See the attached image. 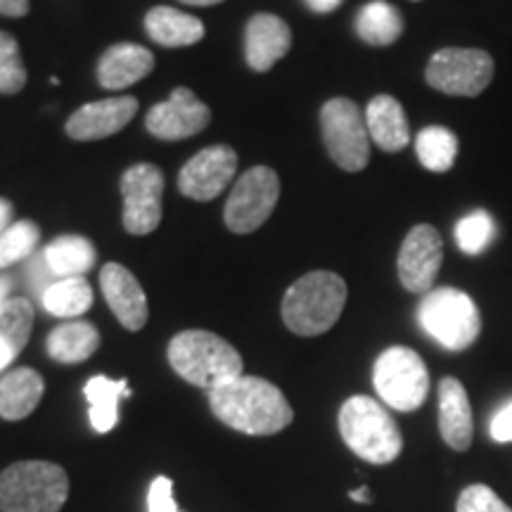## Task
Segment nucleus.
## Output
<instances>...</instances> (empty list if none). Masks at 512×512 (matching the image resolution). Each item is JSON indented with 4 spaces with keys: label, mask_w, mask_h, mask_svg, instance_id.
Wrapping results in <instances>:
<instances>
[{
    "label": "nucleus",
    "mask_w": 512,
    "mask_h": 512,
    "mask_svg": "<svg viewBox=\"0 0 512 512\" xmlns=\"http://www.w3.org/2000/svg\"><path fill=\"white\" fill-rule=\"evenodd\" d=\"M209 406L223 425L249 437H271L294 420L285 394L264 377L254 375H240L233 382L211 389Z\"/></svg>",
    "instance_id": "obj_1"
},
{
    "label": "nucleus",
    "mask_w": 512,
    "mask_h": 512,
    "mask_svg": "<svg viewBox=\"0 0 512 512\" xmlns=\"http://www.w3.org/2000/svg\"><path fill=\"white\" fill-rule=\"evenodd\" d=\"M169 363L185 382L200 389H216L242 375L240 351L207 330H185L169 342Z\"/></svg>",
    "instance_id": "obj_2"
},
{
    "label": "nucleus",
    "mask_w": 512,
    "mask_h": 512,
    "mask_svg": "<svg viewBox=\"0 0 512 512\" xmlns=\"http://www.w3.org/2000/svg\"><path fill=\"white\" fill-rule=\"evenodd\" d=\"M347 283L332 271L306 273L283 297V320L294 335L318 337L328 332L347 304Z\"/></svg>",
    "instance_id": "obj_3"
},
{
    "label": "nucleus",
    "mask_w": 512,
    "mask_h": 512,
    "mask_svg": "<svg viewBox=\"0 0 512 512\" xmlns=\"http://www.w3.org/2000/svg\"><path fill=\"white\" fill-rule=\"evenodd\" d=\"M339 434L358 458L373 465H387L399 458L403 439L396 420L382 403L370 396H351L339 408Z\"/></svg>",
    "instance_id": "obj_4"
},
{
    "label": "nucleus",
    "mask_w": 512,
    "mask_h": 512,
    "mask_svg": "<svg viewBox=\"0 0 512 512\" xmlns=\"http://www.w3.org/2000/svg\"><path fill=\"white\" fill-rule=\"evenodd\" d=\"M69 477L57 463L22 460L0 472V512H60Z\"/></svg>",
    "instance_id": "obj_5"
},
{
    "label": "nucleus",
    "mask_w": 512,
    "mask_h": 512,
    "mask_svg": "<svg viewBox=\"0 0 512 512\" xmlns=\"http://www.w3.org/2000/svg\"><path fill=\"white\" fill-rule=\"evenodd\" d=\"M420 328L448 351H465L482 332V316L475 299L456 287H437L418 306Z\"/></svg>",
    "instance_id": "obj_6"
},
{
    "label": "nucleus",
    "mask_w": 512,
    "mask_h": 512,
    "mask_svg": "<svg viewBox=\"0 0 512 512\" xmlns=\"http://www.w3.org/2000/svg\"><path fill=\"white\" fill-rule=\"evenodd\" d=\"M325 150L342 171L358 174L370 162V133L366 112L349 98H332L320 110Z\"/></svg>",
    "instance_id": "obj_7"
},
{
    "label": "nucleus",
    "mask_w": 512,
    "mask_h": 512,
    "mask_svg": "<svg viewBox=\"0 0 512 512\" xmlns=\"http://www.w3.org/2000/svg\"><path fill=\"white\" fill-rule=\"evenodd\" d=\"M373 384L380 399L399 413H413L430 394V373L425 361L408 347H389L377 356Z\"/></svg>",
    "instance_id": "obj_8"
},
{
    "label": "nucleus",
    "mask_w": 512,
    "mask_h": 512,
    "mask_svg": "<svg viewBox=\"0 0 512 512\" xmlns=\"http://www.w3.org/2000/svg\"><path fill=\"white\" fill-rule=\"evenodd\" d=\"M494 74V57L482 48H441L427 62L425 81L453 98H477L491 86Z\"/></svg>",
    "instance_id": "obj_9"
},
{
    "label": "nucleus",
    "mask_w": 512,
    "mask_h": 512,
    "mask_svg": "<svg viewBox=\"0 0 512 512\" xmlns=\"http://www.w3.org/2000/svg\"><path fill=\"white\" fill-rule=\"evenodd\" d=\"M280 200V178L271 166H252L233 185L223 211L228 230L245 235L259 230L271 219Z\"/></svg>",
    "instance_id": "obj_10"
},
{
    "label": "nucleus",
    "mask_w": 512,
    "mask_h": 512,
    "mask_svg": "<svg viewBox=\"0 0 512 512\" xmlns=\"http://www.w3.org/2000/svg\"><path fill=\"white\" fill-rule=\"evenodd\" d=\"M124 228L131 235H150L162 221L164 174L155 164H133L121 174Z\"/></svg>",
    "instance_id": "obj_11"
},
{
    "label": "nucleus",
    "mask_w": 512,
    "mask_h": 512,
    "mask_svg": "<svg viewBox=\"0 0 512 512\" xmlns=\"http://www.w3.org/2000/svg\"><path fill=\"white\" fill-rule=\"evenodd\" d=\"M441 261H444V240L430 223H418L406 235L396 259L401 285L413 294H427L437 280Z\"/></svg>",
    "instance_id": "obj_12"
},
{
    "label": "nucleus",
    "mask_w": 512,
    "mask_h": 512,
    "mask_svg": "<svg viewBox=\"0 0 512 512\" xmlns=\"http://www.w3.org/2000/svg\"><path fill=\"white\" fill-rule=\"evenodd\" d=\"M238 171V152L230 145H211L183 164L178 190L188 200L209 202L219 197Z\"/></svg>",
    "instance_id": "obj_13"
},
{
    "label": "nucleus",
    "mask_w": 512,
    "mask_h": 512,
    "mask_svg": "<svg viewBox=\"0 0 512 512\" xmlns=\"http://www.w3.org/2000/svg\"><path fill=\"white\" fill-rule=\"evenodd\" d=\"M211 112L190 88L178 86L166 102H157L145 117V128L150 136L166 143L185 140L202 133L209 126Z\"/></svg>",
    "instance_id": "obj_14"
},
{
    "label": "nucleus",
    "mask_w": 512,
    "mask_h": 512,
    "mask_svg": "<svg viewBox=\"0 0 512 512\" xmlns=\"http://www.w3.org/2000/svg\"><path fill=\"white\" fill-rule=\"evenodd\" d=\"M138 114V100L133 95H117L98 102H86L67 119V136L79 143L102 140L119 133Z\"/></svg>",
    "instance_id": "obj_15"
},
{
    "label": "nucleus",
    "mask_w": 512,
    "mask_h": 512,
    "mask_svg": "<svg viewBox=\"0 0 512 512\" xmlns=\"http://www.w3.org/2000/svg\"><path fill=\"white\" fill-rule=\"evenodd\" d=\"M292 48V29L283 17L256 12L245 27V60L249 69L264 74L273 69Z\"/></svg>",
    "instance_id": "obj_16"
},
{
    "label": "nucleus",
    "mask_w": 512,
    "mask_h": 512,
    "mask_svg": "<svg viewBox=\"0 0 512 512\" xmlns=\"http://www.w3.org/2000/svg\"><path fill=\"white\" fill-rule=\"evenodd\" d=\"M100 287L105 294V302L114 316L126 330L138 332L145 328L147 316V297L140 287L138 278L121 264H105L100 271Z\"/></svg>",
    "instance_id": "obj_17"
},
{
    "label": "nucleus",
    "mask_w": 512,
    "mask_h": 512,
    "mask_svg": "<svg viewBox=\"0 0 512 512\" xmlns=\"http://www.w3.org/2000/svg\"><path fill=\"white\" fill-rule=\"evenodd\" d=\"M439 432L453 451H467L475 437V420L463 382L444 377L439 382Z\"/></svg>",
    "instance_id": "obj_18"
},
{
    "label": "nucleus",
    "mask_w": 512,
    "mask_h": 512,
    "mask_svg": "<svg viewBox=\"0 0 512 512\" xmlns=\"http://www.w3.org/2000/svg\"><path fill=\"white\" fill-rule=\"evenodd\" d=\"M155 69V55L138 43H114L98 62V81L107 91H121L143 81Z\"/></svg>",
    "instance_id": "obj_19"
},
{
    "label": "nucleus",
    "mask_w": 512,
    "mask_h": 512,
    "mask_svg": "<svg viewBox=\"0 0 512 512\" xmlns=\"http://www.w3.org/2000/svg\"><path fill=\"white\" fill-rule=\"evenodd\" d=\"M370 140L384 152H401L411 143V126L401 102L392 95H377L366 107Z\"/></svg>",
    "instance_id": "obj_20"
},
{
    "label": "nucleus",
    "mask_w": 512,
    "mask_h": 512,
    "mask_svg": "<svg viewBox=\"0 0 512 512\" xmlns=\"http://www.w3.org/2000/svg\"><path fill=\"white\" fill-rule=\"evenodd\" d=\"M145 31L157 46L164 48H185L200 43L207 29L202 19L188 15V12L157 5L145 15Z\"/></svg>",
    "instance_id": "obj_21"
},
{
    "label": "nucleus",
    "mask_w": 512,
    "mask_h": 512,
    "mask_svg": "<svg viewBox=\"0 0 512 512\" xmlns=\"http://www.w3.org/2000/svg\"><path fill=\"white\" fill-rule=\"evenodd\" d=\"M46 392V382L41 373L31 368H15L8 375L0 377V418L3 420H24L36 411V406Z\"/></svg>",
    "instance_id": "obj_22"
},
{
    "label": "nucleus",
    "mask_w": 512,
    "mask_h": 512,
    "mask_svg": "<svg viewBox=\"0 0 512 512\" xmlns=\"http://www.w3.org/2000/svg\"><path fill=\"white\" fill-rule=\"evenodd\" d=\"M100 347V332L86 320H69L57 325L46 339L48 356L57 363H83Z\"/></svg>",
    "instance_id": "obj_23"
},
{
    "label": "nucleus",
    "mask_w": 512,
    "mask_h": 512,
    "mask_svg": "<svg viewBox=\"0 0 512 512\" xmlns=\"http://www.w3.org/2000/svg\"><path fill=\"white\" fill-rule=\"evenodd\" d=\"M356 36L373 48H387L403 34V17L399 8L387 0H373L356 15Z\"/></svg>",
    "instance_id": "obj_24"
},
{
    "label": "nucleus",
    "mask_w": 512,
    "mask_h": 512,
    "mask_svg": "<svg viewBox=\"0 0 512 512\" xmlns=\"http://www.w3.org/2000/svg\"><path fill=\"white\" fill-rule=\"evenodd\" d=\"M88 406H91V425L98 434H107L119 422V401L128 396L126 380H110L107 375H95L83 387Z\"/></svg>",
    "instance_id": "obj_25"
},
{
    "label": "nucleus",
    "mask_w": 512,
    "mask_h": 512,
    "mask_svg": "<svg viewBox=\"0 0 512 512\" xmlns=\"http://www.w3.org/2000/svg\"><path fill=\"white\" fill-rule=\"evenodd\" d=\"M43 254L55 278H83L98 259L93 242L81 235H60L43 249Z\"/></svg>",
    "instance_id": "obj_26"
},
{
    "label": "nucleus",
    "mask_w": 512,
    "mask_h": 512,
    "mask_svg": "<svg viewBox=\"0 0 512 512\" xmlns=\"http://www.w3.org/2000/svg\"><path fill=\"white\" fill-rule=\"evenodd\" d=\"M41 304L55 318L83 316L93 306V287L86 278H60L48 287Z\"/></svg>",
    "instance_id": "obj_27"
},
{
    "label": "nucleus",
    "mask_w": 512,
    "mask_h": 512,
    "mask_svg": "<svg viewBox=\"0 0 512 512\" xmlns=\"http://www.w3.org/2000/svg\"><path fill=\"white\" fill-rule=\"evenodd\" d=\"M420 164L434 174H446L458 157V136L446 126H427L415 136Z\"/></svg>",
    "instance_id": "obj_28"
},
{
    "label": "nucleus",
    "mask_w": 512,
    "mask_h": 512,
    "mask_svg": "<svg viewBox=\"0 0 512 512\" xmlns=\"http://www.w3.org/2000/svg\"><path fill=\"white\" fill-rule=\"evenodd\" d=\"M34 328V306L24 297H10L0 309V339L19 356Z\"/></svg>",
    "instance_id": "obj_29"
},
{
    "label": "nucleus",
    "mask_w": 512,
    "mask_h": 512,
    "mask_svg": "<svg viewBox=\"0 0 512 512\" xmlns=\"http://www.w3.org/2000/svg\"><path fill=\"white\" fill-rule=\"evenodd\" d=\"M41 240V228L31 219L15 221L0 235V271L19 261L31 259L36 254V245Z\"/></svg>",
    "instance_id": "obj_30"
},
{
    "label": "nucleus",
    "mask_w": 512,
    "mask_h": 512,
    "mask_svg": "<svg viewBox=\"0 0 512 512\" xmlns=\"http://www.w3.org/2000/svg\"><path fill=\"white\" fill-rule=\"evenodd\" d=\"M494 235H496L494 216L484 209H477L472 211V214L463 216L456 226V242L460 252L470 256L484 254L486 247L494 242Z\"/></svg>",
    "instance_id": "obj_31"
},
{
    "label": "nucleus",
    "mask_w": 512,
    "mask_h": 512,
    "mask_svg": "<svg viewBox=\"0 0 512 512\" xmlns=\"http://www.w3.org/2000/svg\"><path fill=\"white\" fill-rule=\"evenodd\" d=\"M27 86V67L17 38L0 29V95H17Z\"/></svg>",
    "instance_id": "obj_32"
},
{
    "label": "nucleus",
    "mask_w": 512,
    "mask_h": 512,
    "mask_svg": "<svg viewBox=\"0 0 512 512\" xmlns=\"http://www.w3.org/2000/svg\"><path fill=\"white\" fill-rule=\"evenodd\" d=\"M456 512H512V508L498 498L491 486L472 484L458 496Z\"/></svg>",
    "instance_id": "obj_33"
},
{
    "label": "nucleus",
    "mask_w": 512,
    "mask_h": 512,
    "mask_svg": "<svg viewBox=\"0 0 512 512\" xmlns=\"http://www.w3.org/2000/svg\"><path fill=\"white\" fill-rule=\"evenodd\" d=\"M147 512H181L174 501V482L169 477H157L147 491Z\"/></svg>",
    "instance_id": "obj_34"
},
{
    "label": "nucleus",
    "mask_w": 512,
    "mask_h": 512,
    "mask_svg": "<svg viewBox=\"0 0 512 512\" xmlns=\"http://www.w3.org/2000/svg\"><path fill=\"white\" fill-rule=\"evenodd\" d=\"M55 280H60V278H55V273L50 271V266H48V261H46V254H34L29 259V266H27V283H29V287L31 290H34V294L38 299L43 297V294H46V290L50 285L55 283Z\"/></svg>",
    "instance_id": "obj_35"
},
{
    "label": "nucleus",
    "mask_w": 512,
    "mask_h": 512,
    "mask_svg": "<svg viewBox=\"0 0 512 512\" xmlns=\"http://www.w3.org/2000/svg\"><path fill=\"white\" fill-rule=\"evenodd\" d=\"M489 434L496 444H510L512 441V401L498 411L489 422Z\"/></svg>",
    "instance_id": "obj_36"
},
{
    "label": "nucleus",
    "mask_w": 512,
    "mask_h": 512,
    "mask_svg": "<svg viewBox=\"0 0 512 512\" xmlns=\"http://www.w3.org/2000/svg\"><path fill=\"white\" fill-rule=\"evenodd\" d=\"M31 10L29 0H0V17L22 19L27 17Z\"/></svg>",
    "instance_id": "obj_37"
},
{
    "label": "nucleus",
    "mask_w": 512,
    "mask_h": 512,
    "mask_svg": "<svg viewBox=\"0 0 512 512\" xmlns=\"http://www.w3.org/2000/svg\"><path fill=\"white\" fill-rule=\"evenodd\" d=\"M304 3L306 8L316 12V15H330V12H335L344 0H304Z\"/></svg>",
    "instance_id": "obj_38"
},
{
    "label": "nucleus",
    "mask_w": 512,
    "mask_h": 512,
    "mask_svg": "<svg viewBox=\"0 0 512 512\" xmlns=\"http://www.w3.org/2000/svg\"><path fill=\"white\" fill-rule=\"evenodd\" d=\"M12 216H15V207H12V202L5 200V197H0V235L12 226Z\"/></svg>",
    "instance_id": "obj_39"
},
{
    "label": "nucleus",
    "mask_w": 512,
    "mask_h": 512,
    "mask_svg": "<svg viewBox=\"0 0 512 512\" xmlns=\"http://www.w3.org/2000/svg\"><path fill=\"white\" fill-rule=\"evenodd\" d=\"M15 358H17L15 351H12V349L8 347V344H5L3 339H0V373H3V370L8 368L10 363L15 361Z\"/></svg>",
    "instance_id": "obj_40"
},
{
    "label": "nucleus",
    "mask_w": 512,
    "mask_h": 512,
    "mask_svg": "<svg viewBox=\"0 0 512 512\" xmlns=\"http://www.w3.org/2000/svg\"><path fill=\"white\" fill-rule=\"evenodd\" d=\"M12 290V280L5 278V275H0V309H3V304L8 302V294Z\"/></svg>",
    "instance_id": "obj_41"
},
{
    "label": "nucleus",
    "mask_w": 512,
    "mask_h": 512,
    "mask_svg": "<svg viewBox=\"0 0 512 512\" xmlns=\"http://www.w3.org/2000/svg\"><path fill=\"white\" fill-rule=\"evenodd\" d=\"M368 486H361V489H354L349 494V498L351 501H356V503H370V494H368Z\"/></svg>",
    "instance_id": "obj_42"
},
{
    "label": "nucleus",
    "mask_w": 512,
    "mask_h": 512,
    "mask_svg": "<svg viewBox=\"0 0 512 512\" xmlns=\"http://www.w3.org/2000/svg\"><path fill=\"white\" fill-rule=\"evenodd\" d=\"M183 5H195V8H209V5H219L223 0H178Z\"/></svg>",
    "instance_id": "obj_43"
},
{
    "label": "nucleus",
    "mask_w": 512,
    "mask_h": 512,
    "mask_svg": "<svg viewBox=\"0 0 512 512\" xmlns=\"http://www.w3.org/2000/svg\"><path fill=\"white\" fill-rule=\"evenodd\" d=\"M413 3H420V0H413Z\"/></svg>",
    "instance_id": "obj_44"
}]
</instances>
